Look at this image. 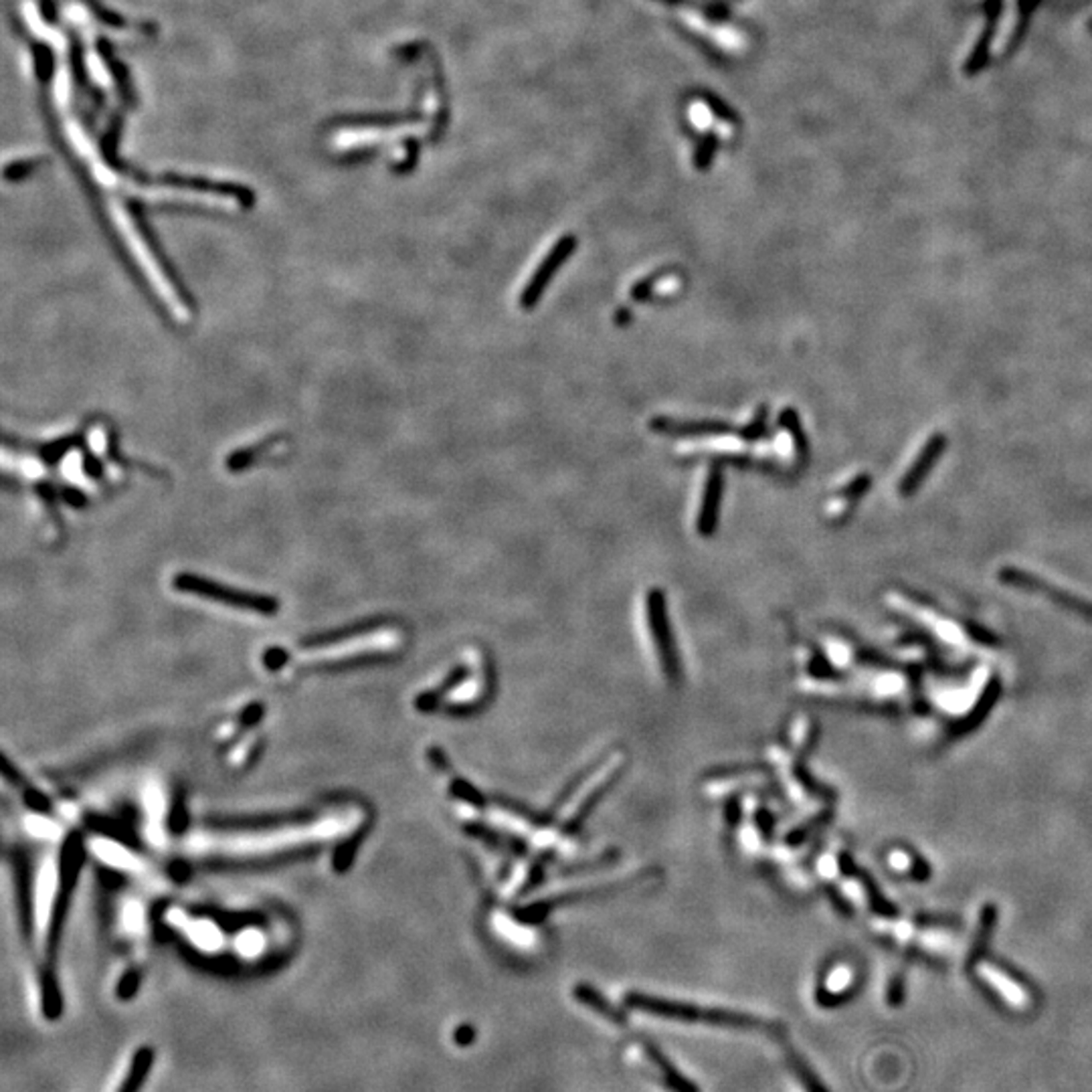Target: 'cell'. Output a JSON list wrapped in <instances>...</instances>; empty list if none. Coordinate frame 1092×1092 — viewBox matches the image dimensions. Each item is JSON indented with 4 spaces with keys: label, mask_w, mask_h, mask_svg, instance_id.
<instances>
[{
    "label": "cell",
    "mask_w": 1092,
    "mask_h": 1092,
    "mask_svg": "<svg viewBox=\"0 0 1092 1092\" xmlns=\"http://www.w3.org/2000/svg\"><path fill=\"white\" fill-rule=\"evenodd\" d=\"M367 822V807L354 799H338L288 816L197 824L182 833L181 852L201 864L288 860L330 844L350 842Z\"/></svg>",
    "instance_id": "1"
},
{
    "label": "cell",
    "mask_w": 1092,
    "mask_h": 1092,
    "mask_svg": "<svg viewBox=\"0 0 1092 1092\" xmlns=\"http://www.w3.org/2000/svg\"><path fill=\"white\" fill-rule=\"evenodd\" d=\"M403 644L405 633L401 628L393 624H364L306 639L292 652L273 650L266 661L269 668L332 670L391 658Z\"/></svg>",
    "instance_id": "2"
},
{
    "label": "cell",
    "mask_w": 1092,
    "mask_h": 1092,
    "mask_svg": "<svg viewBox=\"0 0 1092 1092\" xmlns=\"http://www.w3.org/2000/svg\"><path fill=\"white\" fill-rule=\"evenodd\" d=\"M626 1005L635 1012H644V1014H650V1016L666 1018V1020H674V1022L709 1023V1025H718V1027H733V1030H765V1032L770 1034V1038L785 1040L783 1025L767 1022V1020L751 1016V1014H742V1012L718 1010V1008L706 1010V1008H698V1005H692V1003L672 1001V999H663V997L646 995V994H637V992L626 995Z\"/></svg>",
    "instance_id": "3"
},
{
    "label": "cell",
    "mask_w": 1092,
    "mask_h": 1092,
    "mask_svg": "<svg viewBox=\"0 0 1092 1092\" xmlns=\"http://www.w3.org/2000/svg\"><path fill=\"white\" fill-rule=\"evenodd\" d=\"M173 585H175L177 591H181L184 595H195V597H201L203 602L217 603V605H223V607H229V609L262 613V615H271V613L277 611V602L271 597L241 591V589H235V587H225V585H219L217 581L205 579V576H199V574L181 573V574L175 576Z\"/></svg>",
    "instance_id": "4"
},
{
    "label": "cell",
    "mask_w": 1092,
    "mask_h": 1092,
    "mask_svg": "<svg viewBox=\"0 0 1092 1092\" xmlns=\"http://www.w3.org/2000/svg\"><path fill=\"white\" fill-rule=\"evenodd\" d=\"M621 765H624V757H621V755L611 757L602 769H597L595 773H591L579 787L573 791V796L563 805L561 816H559V822L567 831L576 827V824L581 822V818H585V813L589 811L593 801L599 796H602V791L617 777Z\"/></svg>",
    "instance_id": "5"
},
{
    "label": "cell",
    "mask_w": 1092,
    "mask_h": 1092,
    "mask_svg": "<svg viewBox=\"0 0 1092 1092\" xmlns=\"http://www.w3.org/2000/svg\"><path fill=\"white\" fill-rule=\"evenodd\" d=\"M650 628H652L654 646H656V652L659 656L661 668L670 678H674L676 676V656H674L672 635H670V626H668V617H666V602H663L661 593H658V591H654L650 595Z\"/></svg>",
    "instance_id": "6"
},
{
    "label": "cell",
    "mask_w": 1092,
    "mask_h": 1092,
    "mask_svg": "<svg viewBox=\"0 0 1092 1092\" xmlns=\"http://www.w3.org/2000/svg\"><path fill=\"white\" fill-rule=\"evenodd\" d=\"M571 249H573V239H563L559 245L554 247V251L541 264L537 273H534L532 280L528 282L524 295H522V306L528 308V306L537 302V299L543 294V290L546 288L548 280L552 277V273L561 267V264L565 262V257L571 253Z\"/></svg>",
    "instance_id": "7"
},
{
    "label": "cell",
    "mask_w": 1092,
    "mask_h": 1092,
    "mask_svg": "<svg viewBox=\"0 0 1092 1092\" xmlns=\"http://www.w3.org/2000/svg\"><path fill=\"white\" fill-rule=\"evenodd\" d=\"M644 1048H646L648 1058L659 1070V1075L663 1077V1082H666V1086L670 1090H674V1092H700L698 1086L692 1080L684 1077L680 1070L668 1060V1056L659 1050V1048H656L652 1042H648Z\"/></svg>",
    "instance_id": "8"
},
{
    "label": "cell",
    "mask_w": 1092,
    "mask_h": 1092,
    "mask_svg": "<svg viewBox=\"0 0 1092 1092\" xmlns=\"http://www.w3.org/2000/svg\"><path fill=\"white\" fill-rule=\"evenodd\" d=\"M573 995L579 999L583 1005H587V1008H591L595 1014L609 1020L611 1023H615V1025H626L628 1023V1018L621 1014L603 994H599L597 990H593L591 985L576 983Z\"/></svg>",
    "instance_id": "9"
},
{
    "label": "cell",
    "mask_w": 1092,
    "mask_h": 1092,
    "mask_svg": "<svg viewBox=\"0 0 1092 1092\" xmlns=\"http://www.w3.org/2000/svg\"><path fill=\"white\" fill-rule=\"evenodd\" d=\"M783 1048H785V1058H787L791 1073L796 1075V1078L799 1080V1084L803 1086L805 1092H829L827 1086L820 1080V1077L816 1073H813L811 1066L803 1060V1056L796 1050V1048H791L789 1044H785V1040H783Z\"/></svg>",
    "instance_id": "10"
},
{
    "label": "cell",
    "mask_w": 1092,
    "mask_h": 1092,
    "mask_svg": "<svg viewBox=\"0 0 1092 1092\" xmlns=\"http://www.w3.org/2000/svg\"><path fill=\"white\" fill-rule=\"evenodd\" d=\"M720 490H722V482H720V474L714 472L709 478V484H706V494H704V504H702V512H700V530L706 534L711 532L716 524V514H718V506H720Z\"/></svg>",
    "instance_id": "11"
},
{
    "label": "cell",
    "mask_w": 1092,
    "mask_h": 1092,
    "mask_svg": "<svg viewBox=\"0 0 1092 1092\" xmlns=\"http://www.w3.org/2000/svg\"><path fill=\"white\" fill-rule=\"evenodd\" d=\"M981 975H983L985 979H990V981L995 985V988H997L1005 997H1008L1014 1005H1022V1003L1027 1001L1025 992H1023L1022 988H1018V985H1016L1008 975H1003L999 969H995V967H992V966H983V967H981Z\"/></svg>",
    "instance_id": "12"
},
{
    "label": "cell",
    "mask_w": 1092,
    "mask_h": 1092,
    "mask_svg": "<svg viewBox=\"0 0 1092 1092\" xmlns=\"http://www.w3.org/2000/svg\"><path fill=\"white\" fill-rule=\"evenodd\" d=\"M848 979H850V973H848L846 969H836V971L831 973V977H829L827 988H829V990H842V988H846V985H848Z\"/></svg>",
    "instance_id": "13"
},
{
    "label": "cell",
    "mask_w": 1092,
    "mask_h": 1092,
    "mask_svg": "<svg viewBox=\"0 0 1092 1092\" xmlns=\"http://www.w3.org/2000/svg\"><path fill=\"white\" fill-rule=\"evenodd\" d=\"M456 1040H458V1044H462V1046H465V1044H469V1042H474V1030H472V1027H467V1025L462 1027V1030L458 1032V1038H456Z\"/></svg>",
    "instance_id": "14"
}]
</instances>
